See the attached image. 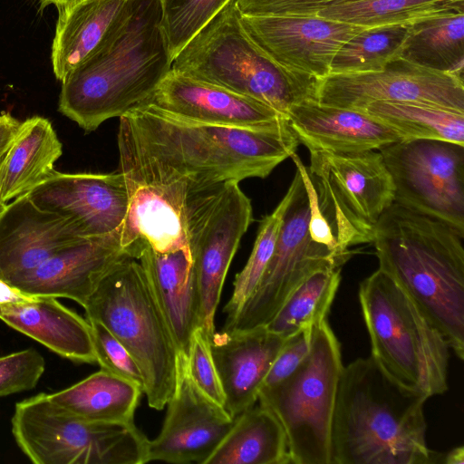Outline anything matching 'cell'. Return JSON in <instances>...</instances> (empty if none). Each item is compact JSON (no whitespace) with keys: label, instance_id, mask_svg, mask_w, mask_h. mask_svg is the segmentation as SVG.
<instances>
[{"label":"cell","instance_id":"cell-16","mask_svg":"<svg viewBox=\"0 0 464 464\" xmlns=\"http://www.w3.org/2000/svg\"><path fill=\"white\" fill-rule=\"evenodd\" d=\"M166 406L160 432L149 440L147 463L206 464L236 421L197 387L179 353L176 390Z\"/></svg>","mask_w":464,"mask_h":464},{"label":"cell","instance_id":"cell-19","mask_svg":"<svg viewBox=\"0 0 464 464\" xmlns=\"http://www.w3.org/2000/svg\"><path fill=\"white\" fill-rule=\"evenodd\" d=\"M144 103L187 121L227 127L262 129L287 120L262 102L172 69Z\"/></svg>","mask_w":464,"mask_h":464},{"label":"cell","instance_id":"cell-29","mask_svg":"<svg viewBox=\"0 0 464 464\" xmlns=\"http://www.w3.org/2000/svg\"><path fill=\"white\" fill-rule=\"evenodd\" d=\"M206 464H291L284 429L269 409L254 405L236 418Z\"/></svg>","mask_w":464,"mask_h":464},{"label":"cell","instance_id":"cell-12","mask_svg":"<svg viewBox=\"0 0 464 464\" xmlns=\"http://www.w3.org/2000/svg\"><path fill=\"white\" fill-rule=\"evenodd\" d=\"M285 212L276 244L267 267L254 293L224 330H249L266 326L285 299L306 276L317 269L340 266L353 254H339L314 241L308 230L309 199L300 172Z\"/></svg>","mask_w":464,"mask_h":464},{"label":"cell","instance_id":"cell-22","mask_svg":"<svg viewBox=\"0 0 464 464\" xmlns=\"http://www.w3.org/2000/svg\"><path fill=\"white\" fill-rule=\"evenodd\" d=\"M284 338L266 326L222 330L210 337L213 360L225 394V409L237 418L256 405Z\"/></svg>","mask_w":464,"mask_h":464},{"label":"cell","instance_id":"cell-3","mask_svg":"<svg viewBox=\"0 0 464 464\" xmlns=\"http://www.w3.org/2000/svg\"><path fill=\"white\" fill-rule=\"evenodd\" d=\"M464 230L397 202L382 214L372 243L389 275L464 359Z\"/></svg>","mask_w":464,"mask_h":464},{"label":"cell","instance_id":"cell-36","mask_svg":"<svg viewBox=\"0 0 464 464\" xmlns=\"http://www.w3.org/2000/svg\"><path fill=\"white\" fill-rule=\"evenodd\" d=\"M230 0H160L161 28L171 59Z\"/></svg>","mask_w":464,"mask_h":464},{"label":"cell","instance_id":"cell-24","mask_svg":"<svg viewBox=\"0 0 464 464\" xmlns=\"http://www.w3.org/2000/svg\"><path fill=\"white\" fill-rule=\"evenodd\" d=\"M138 260L179 353L188 358L192 334L201 325L200 298L188 246L166 253L146 247Z\"/></svg>","mask_w":464,"mask_h":464},{"label":"cell","instance_id":"cell-40","mask_svg":"<svg viewBox=\"0 0 464 464\" xmlns=\"http://www.w3.org/2000/svg\"><path fill=\"white\" fill-rule=\"evenodd\" d=\"M359 0H236L244 15H313L329 6Z\"/></svg>","mask_w":464,"mask_h":464},{"label":"cell","instance_id":"cell-34","mask_svg":"<svg viewBox=\"0 0 464 464\" xmlns=\"http://www.w3.org/2000/svg\"><path fill=\"white\" fill-rule=\"evenodd\" d=\"M411 23L365 27L335 53L330 74L361 73L382 70L400 58Z\"/></svg>","mask_w":464,"mask_h":464},{"label":"cell","instance_id":"cell-33","mask_svg":"<svg viewBox=\"0 0 464 464\" xmlns=\"http://www.w3.org/2000/svg\"><path fill=\"white\" fill-rule=\"evenodd\" d=\"M454 11H464V0H359L329 6L313 15L361 27H374L412 23Z\"/></svg>","mask_w":464,"mask_h":464},{"label":"cell","instance_id":"cell-26","mask_svg":"<svg viewBox=\"0 0 464 464\" xmlns=\"http://www.w3.org/2000/svg\"><path fill=\"white\" fill-rule=\"evenodd\" d=\"M63 145L45 118L33 116L22 121L0 162V204L29 194L53 173Z\"/></svg>","mask_w":464,"mask_h":464},{"label":"cell","instance_id":"cell-42","mask_svg":"<svg viewBox=\"0 0 464 464\" xmlns=\"http://www.w3.org/2000/svg\"><path fill=\"white\" fill-rule=\"evenodd\" d=\"M21 121L10 112L0 114V162L15 137Z\"/></svg>","mask_w":464,"mask_h":464},{"label":"cell","instance_id":"cell-43","mask_svg":"<svg viewBox=\"0 0 464 464\" xmlns=\"http://www.w3.org/2000/svg\"><path fill=\"white\" fill-rule=\"evenodd\" d=\"M30 296L31 295L0 279V303L19 302Z\"/></svg>","mask_w":464,"mask_h":464},{"label":"cell","instance_id":"cell-14","mask_svg":"<svg viewBox=\"0 0 464 464\" xmlns=\"http://www.w3.org/2000/svg\"><path fill=\"white\" fill-rule=\"evenodd\" d=\"M120 172L128 190V209L121 228V246L138 259L146 247L160 253L188 246L185 181L167 184L141 163L126 123L118 131Z\"/></svg>","mask_w":464,"mask_h":464},{"label":"cell","instance_id":"cell-10","mask_svg":"<svg viewBox=\"0 0 464 464\" xmlns=\"http://www.w3.org/2000/svg\"><path fill=\"white\" fill-rule=\"evenodd\" d=\"M307 167L322 213L342 251L371 243L383 211L394 202V185L378 150L309 151Z\"/></svg>","mask_w":464,"mask_h":464},{"label":"cell","instance_id":"cell-46","mask_svg":"<svg viewBox=\"0 0 464 464\" xmlns=\"http://www.w3.org/2000/svg\"><path fill=\"white\" fill-rule=\"evenodd\" d=\"M3 207H4V206H2V205L0 204V211H1V209L3 208Z\"/></svg>","mask_w":464,"mask_h":464},{"label":"cell","instance_id":"cell-13","mask_svg":"<svg viewBox=\"0 0 464 464\" xmlns=\"http://www.w3.org/2000/svg\"><path fill=\"white\" fill-rule=\"evenodd\" d=\"M394 185V202L464 230V145L401 140L378 150Z\"/></svg>","mask_w":464,"mask_h":464},{"label":"cell","instance_id":"cell-4","mask_svg":"<svg viewBox=\"0 0 464 464\" xmlns=\"http://www.w3.org/2000/svg\"><path fill=\"white\" fill-rule=\"evenodd\" d=\"M427 399L392 380L370 355L343 367L331 430V464H436Z\"/></svg>","mask_w":464,"mask_h":464},{"label":"cell","instance_id":"cell-7","mask_svg":"<svg viewBox=\"0 0 464 464\" xmlns=\"http://www.w3.org/2000/svg\"><path fill=\"white\" fill-rule=\"evenodd\" d=\"M83 309L128 350L144 379L150 408L162 410L175 392L179 351L136 258L125 256L104 276Z\"/></svg>","mask_w":464,"mask_h":464},{"label":"cell","instance_id":"cell-28","mask_svg":"<svg viewBox=\"0 0 464 464\" xmlns=\"http://www.w3.org/2000/svg\"><path fill=\"white\" fill-rule=\"evenodd\" d=\"M141 388L104 370L48 394L74 416L92 422L134 423Z\"/></svg>","mask_w":464,"mask_h":464},{"label":"cell","instance_id":"cell-35","mask_svg":"<svg viewBox=\"0 0 464 464\" xmlns=\"http://www.w3.org/2000/svg\"><path fill=\"white\" fill-rule=\"evenodd\" d=\"M292 180L276 208L260 222L252 252L244 268L236 276L229 301L223 311L230 322L257 287L275 250L285 212L294 193Z\"/></svg>","mask_w":464,"mask_h":464},{"label":"cell","instance_id":"cell-37","mask_svg":"<svg viewBox=\"0 0 464 464\" xmlns=\"http://www.w3.org/2000/svg\"><path fill=\"white\" fill-rule=\"evenodd\" d=\"M87 321L92 329L96 362L102 370L125 379L144 391L143 375L128 350L102 323Z\"/></svg>","mask_w":464,"mask_h":464},{"label":"cell","instance_id":"cell-20","mask_svg":"<svg viewBox=\"0 0 464 464\" xmlns=\"http://www.w3.org/2000/svg\"><path fill=\"white\" fill-rule=\"evenodd\" d=\"M83 239L69 218L19 197L0 211V279L11 284Z\"/></svg>","mask_w":464,"mask_h":464},{"label":"cell","instance_id":"cell-41","mask_svg":"<svg viewBox=\"0 0 464 464\" xmlns=\"http://www.w3.org/2000/svg\"><path fill=\"white\" fill-rule=\"evenodd\" d=\"M312 330L313 326L306 327L285 340L262 388L270 387L282 382L298 368L310 351Z\"/></svg>","mask_w":464,"mask_h":464},{"label":"cell","instance_id":"cell-25","mask_svg":"<svg viewBox=\"0 0 464 464\" xmlns=\"http://www.w3.org/2000/svg\"><path fill=\"white\" fill-rule=\"evenodd\" d=\"M0 320L63 358L96 362L89 322L57 298L31 295L19 302L0 303Z\"/></svg>","mask_w":464,"mask_h":464},{"label":"cell","instance_id":"cell-17","mask_svg":"<svg viewBox=\"0 0 464 464\" xmlns=\"http://www.w3.org/2000/svg\"><path fill=\"white\" fill-rule=\"evenodd\" d=\"M251 40L278 64L318 79L330 74L337 51L365 27L317 15H244Z\"/></svg>","mask_w":464,"mask_h":464},{"label":"cell","instance_id":"cell-38","mask_svg":"<svg viewBox=\"0 0 464 464\" xmlns=\"http://www.w3.org/2000/svg\"><path fill=\"white\" fill-rule=\"evenodd\" d=\"M44 370V358L34 348L0 356V397L34 389Z\"/></svg>","mask_w":464,"mask_h":464},{"label":"cell","instance_id":"cell-5","mask_svg":"<svg viewBox=\"0 0 464 464\" xmlns=\"http://www.w3.org/2000/svg\"><path fill=\"white\" fill-rule=\"evenodd\" d=\"M171 69L262 102L285 117L294 105L316 100L319 82L267 56L243 28L236 0L181 49Z\"/></svg>","mask_w":464,"mask_h":464},{"label":"cell","instance_id":"cell-39","mask_svg":"<svg viewBox=\"0 0 464 464\" xmlns=\"http://www.w3.org/2000/svg\"><path fill=\"white\" fill-rule=\"evenodd\" d=\"M188 368L197 387L213 401L225 407V394L213 360L210 336L201 326L197 327L191 336Z\"/></svg>","mask_w":464,"mask_h":464},{"label":"cell","instance_id":"cell-45","mask_svg":"<svg viewBox=\"0 0 464 464\" xmlns=\"http://www.w3.org/2000/svg\"><path fill=\"white\" fill-rule=\"evenodd\" d=\"M43 7L48 5H54L56 7L62 6L71 0H39Z\"/></svg>","mask_w":464,"mask_h":464},{"label":"cell","instance_id":"cell-9","mask_svg":"<svg viewBox=\"0 0 464 464\" xmlns=\"http://www.w3.org/2000/svg\"><path fill=\"white\" fill-rule=\"evenodd\" d=\"M12 434L35 464H144L149 440L134 423L92 422L39 393L15 404Z\"/></svg>","mask_w":464,"mask_h":464},{"label":"cell","instance_id":"cell-30","mask_svg":"<svg viewBox=\"0 0 464 464\" xmlns=\"http://www.w3.org/2000/svg\"><path fill=\"white\" fill-rule=\"evenodd\" d=\"M400 58L463 79L464 11L443 13L412 22Z\"/></svg>","mask_w":464,"mask_h":464},{"label":"cell","instance_id":"cell-1","mask_svg":"<svg viewBox=\"0 0 464 464\" xmlns=\"http://www.w3.org/2000/svg\"><path fill=\"white\" fill-rule=\"evenodd\" d=\"M144 167L164 183L189 191L249 178H266L295 153L288 121L262 129L190 121L142 103L122 116Z\"/></svg>","mask_w":464,"mask_h":464},{"label":"cell","instance_id":"cell-11","mask_svg":"<svg viewBox=\"0 0 464 464\" xmlns=\"http://www.w3.org/2000/svg\"><path fill=\"white\" fill-rule=\"evenodd\" d=\"M252 221L251 201L238 182L188 194L187 239L200 298V326L210 337L225 278Z\"/></svg>","mask_w":464,"mask_h":464},{"label":"cell","instance_id":"cell-2","mask_svg":"<svg viewBox=\"0 0 464 464\" xmlns=\"http://www.w3.org/2000/svg\"><path fill=\"white\" fill-rule=\"evenodd\" d=\"M171 63L160 0H130L93 53L62 81L58 110L95 130L144 103Z\"/></svg>","mask_w":464,"mask_h":464},{"label":"cell","instance_id":"cell-8","mask_svg":"<svg viewBox=\"0 0 464 464\" xmlns=\"http://www.w3.org/2000/svg\"><path fill=\"white\" fill-rule=\"evenodd\" d=\"M343 365L327 319L312 330L311 348L286 379L261 388L257 401L282 425L291 464H331V430Z\"/></svg>","mask_w":464,"mask_h":464},{"label":"cell","instance_id":"cell-32","mask_svg":"<svg viewBox=\"0 0 464 464\" xmlns=\"http://www.w3.org/2000/svg\"><path fill=\"white\" fill-rule=\"evenodd\" d=\"M340 266L315 270L285 299L266 327L284 339L327 319L341 283Z\"/></svg>","mask_w":464,"mask_h":464},{"label":"cell","instance_id":"cell-18","mask_svg":"<svg viewBox=\"0 0 464 464\" xmlns=\"http://www.w3.org/2000/svg\"><path fill=\"white\" fill-rule=\"evenodd\" d=\"M40 208L69 218L84 238L120 231L128 209L122 174L56 170L29 194Z\"/></svg>","mask_w":464,"mask_h":464},{"label":"cell","instance_id":"cell-21","mask_svg":"<svg viewBox=\"0 0 464 464\" xmlns=\"http://www.w3.org/2000/svg\"><path fill=\"white\" fill-rule=\"evenodd\" d=\"M125 256H130L121 246V230L85 238L10 285L33 295L71 299L83 307L108 271Z\"/></svg>","mask_w":464,"mask_h":464},{"label":"cell","instance_id":"cell-15","mask_svg":"<svg viewBox=\"0 0 464 464\" xmlns=\"http://www.w3.org/2000/svg\"><path fill=\"white\" fill-rule=\"evenodd\" d=\"M316 101L362 109L374 102H416L464 113L463 79L397 58L380 71L319 79Z\"/></svg>","mask_w":464,"mask_h":464},{"label":"cell","instance_id":"cell-44","mask_svg":"<svg viewBox=\"0 0 464 464\" xmlns=\"http://www.w3.org/2000/svg\"><path fill=\"white\" fill-rule=\"evenodd\" d=\"M438 463L464 464V447H456L447 452H440Z\"/></svg>","mask_w":464,"mask_h":464},{"label":"cell","instance_id":"cell-23","mask_svg":"<svg viewBox=\"0 0 464 464\" xmlns=\"http://www.w3.org/2000/svg\"><path fill=\"white\" fill-rule=\"evenodd\" d=\"M290 128L309 151L360 152L401 140L392 128L359 109L306 100L287 113Z\"/></svg>","mask_w":464,"mask_h":464},{"label":"cell","instance_id":"cell-31","mask_svg":"<svg viewBox=\"0 0 464 464\" xmlns=\"http://www.w3.org/2000/svg\"><path fill=\"white\" fill-rule=\"evenodd\" d=\"M395 130L402 140H440L464 145V113L401 102H374L362 109Z\"/></svg>","mask_w":464,"mask_h":464},{"label":"cell","instance_id":"cell-27","mask_svg":"<svg viewBox=\"0 0 464 464\" xmlns=\"http://www.w3.org/2000/svg\"><path fill=\"white\" fill-rule=\"evenodd\" d=\"M130 0H71L57 7L52 64L61 82L98 47Z\"/></svg>","mask_w":464,"mask_h":464},{"label":"cell","instance_id":"cell-6","mask_svg":"<svg viewBox=\"0 0 464 464\" xmlns=\"http://www.w3.org/2000/svg\"><path fill=\"white\" fill-rule=\"evenodd\" d=\"M359 301L372 354L392 380L427 400L448 390L450 347L409 295L378 268L362 280Z\"/></svg>","mask_w":464,"mask_h":464}]
</instances>
